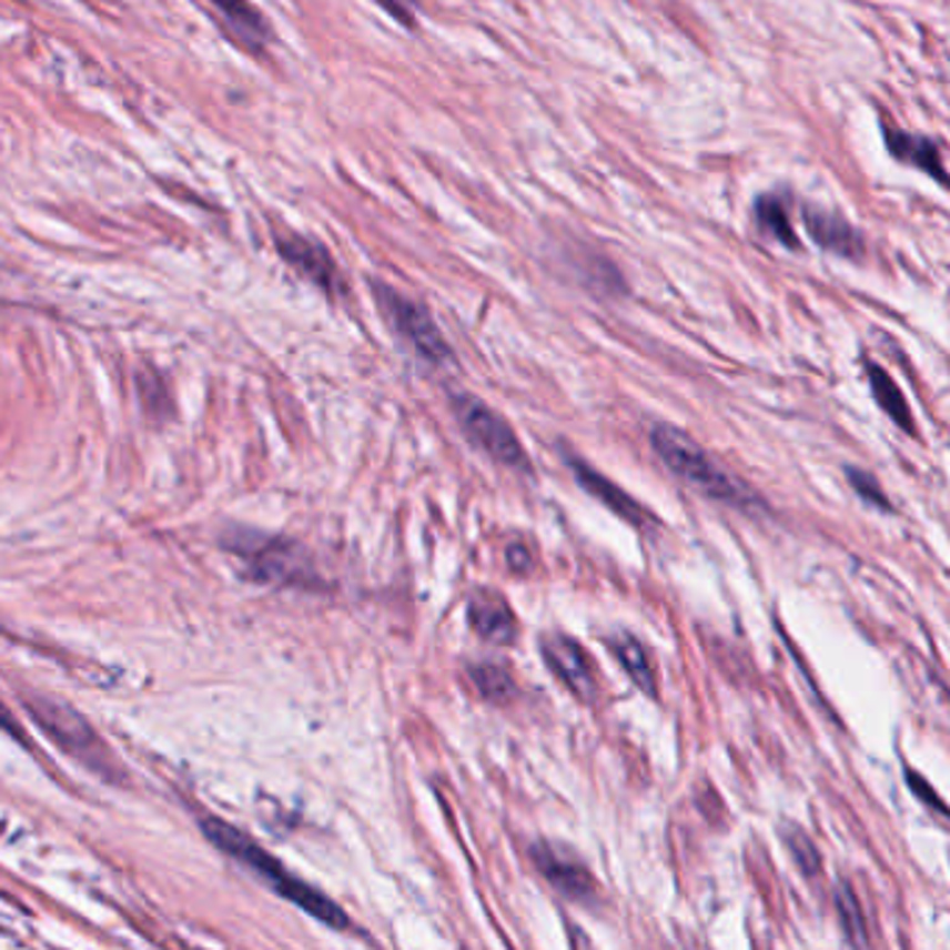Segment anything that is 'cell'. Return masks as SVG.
Listing matches in <instances>:
<instances>
[{
	"label": "cell",
	"mask_w": 950,
	"mask_h": 950,
	"mask_svg": "<svg viewBox=\"0 0 950 950\" xmlns=\"http://www.w3.org/2000/svg\"><path fill=\"white\" fill-rule=\"evenodd\" d=\"M449 402L457 424H461L463 433L472 438L474 446H479L485 455H491L496 463L513 468V472H529V457L527 452H524L522 441H518V435L513 433L511 424H507L494 407H488L483 398L472 396L468 391H455L449 396Z\"/></svg>",
	"instance_id": "cell-3"
},
{
	"label": "cell",
	"mask_w": 950,
	"mask_h": 950,
	"mask_svg": "<svg viewBox=\"0 0 950 950\" xmlns=\"http://www.w3.org/2000/svg\"><path fill=\"white\" fill-rule=\"evenodd\" d=\"M867 376H870V385H872V396H876V402L881 404L883 413H887L889 418H892L898 427L903 429H914L911 427V411L909 404H906L903 393H900V387L895 385L892 376L887 374L883 368H878V365H867Z\"/></svg>",
	"instance_id": "cell-16"
},
{
	"label": "cell",
	"mask_w": 950,
	"mask_h": 950,
	"mask_svg": "<svg viewBox=\"0 0 950 950\" xmlns=\"http://www.w3.org/2000/svg\"><path fill=\"white\" fill-rule=\"evenodd\" d=\"M837 909H839V920H842V928H845V933H848L850 942L867 944V931H865V917H861V906H859V900H856L853 889H850L848 883H842V887L837 889Z\"/></svg>",
	"instance_id": "cell-19"
},
{
	"label": "cell",
	"mask_w": 950,
	"mask_h": 950,
	"mask_svg": "<svg viewBox=\"0 0 950 950\" xmlns=\"http://www.w3.org/2000/svg\"><path fill=\"white\" fill-rule=\"evenodd\" d=\"M507 560H511L513 569H518V572H524L529 566V555L524 547H513L511 553H507Z\"/></svg>",
	"instance_id": "cell-23"
},
{
	"label": "cell",
	"mask_w": 950,
	"mask_h": 950,
	"mask_svg": "<svg viewBox=\"0 0 950 950\" xmlns=\"http://www.w3.org/2000/svg\"><path fill=\"white\" fill-rule=\"evenodd\" d=\"M802 221H806L808 234H811V238L817 240L826 251H833V254H842V256L865 254V243H861L859 232H856L845 218L833 215V212L806 206V210H802Z\"/></svg>",
	"instance_id": "cell-11"
},
{
	"label": "cell",
	"mask_w": 950,
	"mask_h": 950,
	"mask_svg": "<svg viewBox=\"0 0 950 950\" xmlns=\"http://www.w3.org/2000/svg\"><path fill=\"white\" fill-rule=\"evenodd\" d=\"M756 218L761 223V229L767 234H772L775 240L786 245V249H800V240H797L795 229H791L789 215H786V206L780 204L775 195H761L756 204Z\"/></svg>",
	"instance_id": "cell-17"
},
{
	"label": "cell",
	"mask_w": 950,
	"mask_h": 950,
	"mask_svg": "<svg viewBox=\"0 0 950 950\" xmlns=\"http://www.w3.org/2000/svg\"><path fill=\"white\" fill-rule=\"evenodd\" d=\"M649 444H653L655 455L664 461V466L669 468L675 477H680L686 485L700 491L708 499H717L722 502V505L736 507V511L750 513V516L767 511V505H764V499L756 491L747 488L728 468L719 466L684 429L669 427V424H658V427L653 429V435H649Z\"/></svg>",
	"instance_id": "cell-2"
},
{
	"label": "cell",
	"mask_w": 950,
	"mask_h": 950,
	"mask_svg": "<svg viewBox=\"0 0 950 950\" xmlns=\"http://www.w3.org/2000/svg\"><path fill=\"white\" fill-rule=\"evenodd\" d=\"M232 553H238L240 558H251V569L260 580H293L296 572H302L299 553L282 540L260 538V547H256L245 535L243 544H232Z\"/></svg>",
	"instance_id": "cell-8"
},
{
	"label": "cell",
	"mask_w": 950,
	"mask_h": 950,
	"mask_svg": "<svg viewBox=\"0 0 950 950\" xmlns=\"http://www.w3.org/2000/svg\"><path fill=\"white\" fill-rule=\"evenodd\" d=\"M206 3L245 51H260L265 46L267 26L249 0H206Z\"/></svg>",
	"instance_id": "cell-12"
},
{
	"label": "cell",
	"mask_w": 950,
	"mask_h": 950,
	"mask_svg": "<svg viewBox=\"0 0 950 950\" xmlns=\"http://www.w3.org/2000/svg\"><path fill=\"white\" fill-rule=\"evenodd\" d=\"M468 675H472V680H474V686H477L479 695H483L485 700H491V703L511 700L513 691H516L511 671H507L505 666H499V664H477V666H472V669H468Z\"/></svg>",
	"instance_id": "cell-18"
},
{
	"label": "cell",
	"mask_w": 950,
	"mask_h": 950,
	"mask_svg": "<svg viewBox=\"0 0 950 950\" xmlns=\"http://www.w3.org/2000/svg\"><path fill=\"white\" fill-rule=\"evenodd\" d=\"M906 780H909V786H911V789L917 791V797H920L922 802H931V806L937 808L939 813H944V806H942V802L937 800V797H933V789H931V786L922 784V780L917 778V775H914V769H906Z\"/></svg>",
	"instance_id": "cell-22"
},
{
	"label": "cell",
	"mask_w": 950,
	"mask_h": 950,
	"mask_svg": "<svg viewBox=\"0 0 950 950\" xmlns=\"http://www.w3.org/2000/svg\"><path fill=\"white\" fill-rule=\"evenodd\" d=\"M0 730H7L9 736H14V739H20L23 741V734H20V728H18V722H14L12 717H9L7 711H3V706H0Z\"/></svg>",
	"instance_id": "cell-24"
},
{
	"label": "cell",
	"mask_w": 950,
	"mask_h": 950,
	"mask_svg": "<svg viewBox=\"0 0 950 950\" xmlns=\"http://www.w3.org/2000/svg\"><path fill=\"white\" fill-rule=\"evenodd\" d=\"M280 254L296 267L299 274L307 276L310 282H315V285L324 287V291H335L337 267L335 262H332V256L326 254L324 245L291 234V238L280 240Z\"/></svg>",
	"instance_id": "cell-10"
},
{
	"label": "cell",
	"mask_w": 950,
	"mask_h": 950,
	"mask_svg": "<svg viewBox=\"0 0 950 950\" xmlns=\"http://www.w3.org/2000/svg\"><path fill=\"white\" fill-rule=\"evenodd\" d=\"M201 831L206 833V839H210L218 850L229 853L234 861L249 867L254 876H260L280 898L291 900L293 906L307 911L315 920L326 922L330 928H337V931H348V928H352V920L343 914L335 900H330L324 892H319V889H313L310 883H304L302 878L287 872L280 859L265 853L260 845H254L249 837H243L238 828L226 826V822L215 820V817H204V820H201Z\"/></svg>",
	"instance_id": "cell-1"
},
{
	"label": "cell",
	"mask_w": 950,
	"mask_h": 950,
	"mask_svg": "<svg viewBox=\"0 0 950 950\" xmlns=\"http://www.w3.org/2000/svg\"><path fill=\"white\" fill-rule=\"evenodd\" d=\"M848 477H850V485H853V491L861 496V499L870 502V505L878 507V511H892V507H889L887 494L878 488V483L870 477V474L859 472V468H848Z\"/></svg>",
	"instance_id": "cell-21"
},
{
	"label": "cell",
	"mask_w": 950,
	"mask_h": 950,
	"mask_svg": "<svg viewBox=\"0 0 950 950\" xmlns=\"http://www.w3.org/2000/svg\"><path fill=\"white\" fill-rule=\"evenodd\" d=\"M37 722L59 741L68 752H73L79 761H84L87 767L98 769V772H112V758H109L107 747L98 741V736L92 734L90 725L79 717V714L68 711V708L57 706V703H34L31 706Z\"/></svg>",
	"instance_id": "cell-5"
},
{
	"label": "cell",
	"mask_w": 950,
	"mask_h": 950,
	"mask_svg": "<svg viewBox=\"0 0 950 950\" xmlns=\"http://www.w3.org/2000/svg\"><path fill=\"white\" fill-rule=\"evenodd\" d=\"M376 291V304H380L382 315L391 324V330L402 337L418 357H424L427 363H444L449 360V343L441 335L438 324L433 321V315L427 313V307L413 299L402 296L398 291L387 285H374Z\"/></svg>",
	"instance_id": "cell-4"
},
{
	"label": "cell",
	"mask_w": 950,
	"mask_h": 950,
	"mask_svg": "<svg viewBox=\"0 0 950 950\" xmlns=\"http://www.w3.org/2000/svg\"><path fill=\"white\" fill-rule=\"evenodd\" d=\"M540 653L547 658V666L566 684V689L575 691L580 700L592 703L597 697V680L588 664V655L575 638L569 636H547L540 641Z\"/></svg>",
	"instance_id": "cell-7"
},
{
	"label": "cell",
	"mask_w": 950,
	"mask_h": 950,
	"mask_svg": "<svg viewBox=\"0 0 950 950\" xmlns=\"http://www.w3.org/2000/svg\"><path fill=\"white\" fill-rule=\"evenodd\" d=\"M887 149L895 160L909 162V165L937 176V182H944L942 156H939V149L933 140L920 138V134H906V131L898 129H887Z\"/></svg>",
	"instance_id": "cell-13"
},
{
	"label": "cell",
	"mask_w": 950,
	"mask_h": 950,
	"mask_svg": "<svg viewBox=\"0 0 950 950\" xmlns=\"http://www.w3.org/2000/svg\"><path fill=\"white\" fill-rule=\"evenodd\" d=\"M786 848H789L791 859L797 861V867H800L806 876L820 872V853H817L811 839H808L800 828H789V831H786Z\"/></svg>",
	"instance_id": "cell-20"
},
{
	"label": "cell",
	"mask_w": 950,
	"mask_h": 950,
	"mask_svg": "<svg viewBox=\"0 0 950 950\" xmlns=\"http://www.w3.org/2000/svg\"><path fill=\"white\" fill-rule=\"evenodd\" d=\"M605 641H608V649L616 655V660L621 664V669L630 675L633 684H636L638 689L644 691V695L655 697V671H653V664H649L647 649H644L641 644L636 641V638L627 636V633L610 636V638H605Z\"/></svg>",
	"instance_id": "cell-15"
},
{
	"label": "cell",
	"mask_w": 950,
	"mask_h": 950,
	"mask_svg": "<svg viewBox=\"0 0 950 950\" xmlns=\"http://www.w3.org/2000/svg\"><path fill=\"white\" fill-rule=\"evenodd\" d=\"M569 468L575 472L577 483L583 485V488L588 491L592 496H597L599 502H605V505L610 507V511L619 513L621 518H627V522L633 524H641L644 518H647V513L638 507V502H633L630 496L625 494L621 488H616V483H610V479H605L603 474L594 472V468L583 466L580 461H569Z\"/></svg>",
	"instance_id": "cell-14"
},
{
	"label": "cell",
	"mask_w": 950,
	"mask_h": 950,
	"mask_svg": "<svg viewBox=\"0 0 950 950\" xmlns=\"http://www.w3.org/2000/svg\"><path fill=\"white\" fill-rule=\"evenodd\" d=\"M468 625L491 644H511L516 638V616L511 605L494 592H477L468 603Z\"/></svg>",
	"instance_id": "cell-9"
},
{
	"label": "cell",
	"mask_w": 950,
	"mask_h": 950,
	"mask_svg": "<svg viewBox=\"0 0 950 950\" xmlns=\"http://www.w3.org/2000/svg\"><path fill=\"white\" fill-rule=\"evenodd\" d=\"M529 856H533V865L538 867L540 876L547 878L560 895H566L569 900H580V903H594L597 881L575 856L549 842H535L529 848Z\"/></svg>",
	"instance_id": "cell-6"
}]
</instances>
